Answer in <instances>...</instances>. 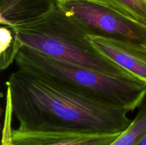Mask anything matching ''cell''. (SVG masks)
Instances as JSON below:
<instances>
[{
	"mask_svg": "<svg viewBox=\"0 0 146 145\" xmlns=\"http://www.w3.org/2000/svg\"><path fill=\"white\" fill-rule=\"evenodd\" d=\"M6 86V102L20 130L119 134L133 120L126 109L80 96L19 69Z\"/></svg>",
	"mask_w": 146,
	"mask_h": 145,
	"instance_id": "cell-1",
	"label": "cell"
},
{
	"mask_svg": "<svg viewBox=\"0 0 146 145\" xmlns=\"http://www.w3.org/2000/svg\"><path fill=\"white\" fill-rule=\"evenodd\" d=\"M17 69L31 73L80 96L133 111L146 97V82L120 78L51 58L29 47L20 48Z\"/></svg>",
	"mask_w": 146,
	"mask_h": 145,
	"instance_id": "cell-2",
	"label": "cell"
},
{
	"mask_svg": "<svg viewBox=\"0 0 146 145\" xmlns=\"http://www.w3.org/2000/svg\"><path fill=\"white\" fill-rule=\"evenodd\" d=\"M17 40L51 58L120 78H135L101 54L59 7L36 20L13 27Z\"/></svg>",
	"mask_w": 146,
	"mask_h": 145,
	"instance_id": "cell-3",
	"label": "cell"
},
{
	"mask_svg": "<svg viewBox=\"0 0 146 145\" xmlns=\"http://www.w3.org/2000/svg\"><path fill=\"white\" fill-rule=\"evenodd\" d=\"M58 7L88 36L146 46V26L101 0H58Z\"/></svg>",
	"mask_w": 146,
	"mask_h": 145,
	"instance_id": "cell-4",
	"label": "cell"
},
{
	"mask_svg": "<svg viewBox=\"0 0 146 145\" xmlns=\"http://www.w3.org/2000/svg\"><path fill=\"white\" fill-rule=\"evenodd\" d=\"M11 107L6 102L2 145H111L121 134L22 131L11 127Z\"/></svg>",
	"mask_w": 146,
	"mask_h": 145,
	"instance_id": "cell-5",
	"label": "cell"
},
{
	"mask_svg": "<svg viewBox=\"0 0 146 145\" xmlns=\"http://www.w3.org/2000/svg\"><path fill=\"white\" fill-rule=\"evenodd\" d=\"M101 54L135 78L146 82V46L101 37L88 36Z\"/></svg>",
	"mask_w": 146,
	"mask_h": 145,
	"instance_id": "cell-6",
	"label": "cell"
},
{
	"mask_svg": "<svg viewBox=\"0 0 146 145\" xmlns=\"http://www.w3.org/2000/svg\"><path fill=\"white\" fill-rule=\"evenodd\" d=\"M58 7V0H0V24L13 28L36 20Z\"/></svg>",
	"mask_w": 146,
	"mask_h": 145,
	"instance_id": "cell-7",
	"label": "cell"
},
{
	"mask_svg": "<svg viewBox=\"0 0 146 145\" xmlns=\"http://www.w3.org/2000/svg\"><path fill=\"white\" fill-rule=\"evenodd\" d=\"M21 45L17 41L14 30L7 26L1 27V69L4 71L14 62Z\"/></svg>",
	"mask_w": 146,
	"mask_h": 145,
	"instance_id": "cell-8",
	"label": "cell"
},
{
	"mask_svg": "<svg viewBox=\"0 0 146 145\" xmlns=\"http://www.w3.org/2000/svg\"><path fill=\"white\" fill-rule=\"evenodd\" d=\"M127 16L146 26V0H101Z\"/></svg>",
	"mask_w": 146,
	"mask_h": 145,
	"instance_id": "cell-9",
	"label": "cell"
},
{
	"mask_svg": "<svg viewBox=\"0 0 146 145\" xmlns=\"http://www.w3.org/2000/svg\"><path fill=\"white\" fill-rule=\"evenodd\" d=\"M135 145H146V134Z\"/></svg>",
	"mask_w": 146,
	"mask_h": 145,
	"instance_id": "cell-10",
	"label": "cell"
}]
</instances>
